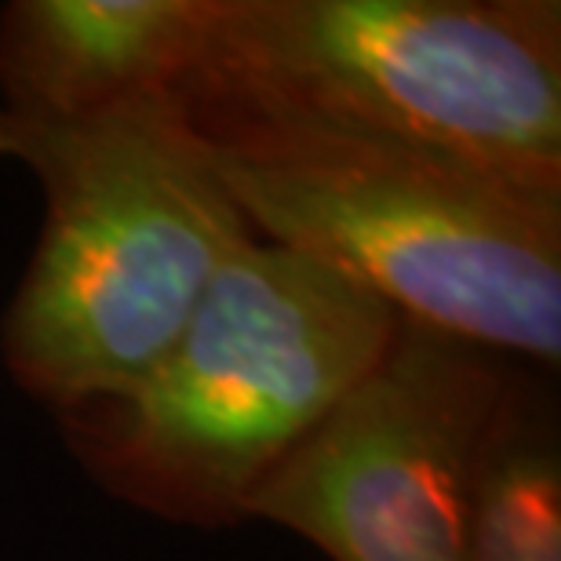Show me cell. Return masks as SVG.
Returning a JSON list of instances; mask_svg holds the SVG:
<instances>
[{"label":"cell","instance_id":"5","mask_svg":"<svg viewBox=\"0 0 561 561\" xmlns=\"http://www.w3.org/2000/svg\"><path fill=\"white\" fill-rule=\"evenodd\" d=\"M507 357L398 324L362 383L252 492L332 561H463L478 474L522 405Z\"/></svg>","mask_w":561,"mask_h":561},{"label":"cell","instance_id":"4","mask_svg":"<svg viewBox=\"0 0 561 561\" xmlns=\"http://www.w3.org/2000/svg\"><path fill=\"white\" fill-rule=\"evenodd\" d=\"M401 318L329 266L249 244L136 383L62 409L88 474L161 518L230 525L394 340Z\"/></svg>","mask_w":561,"mask_h":561},{"label":"cell","instance_id":"2","mask_svg":"<svg viewBox=\"0 0 561 561\" xmlns=\"http://www.w3.org/2000/svg\"><path fill=\"white\" fill-rule=\"evenodd\" d=\"M194 121L260 241L329 266L405 324L561 362V194L332 128Z\"/></svg>","mask_w":561,"mask_h":561},{"label":"cell","instance_id":"7","mask_svg":"<svg viewBox=\"0 0 561 561\" xmlns=\"http://www.w3.org/2000/svg\"><path fill=\"white\" fill-rule=\"evenodd\" d=\"M463 561H561V456L525 401L478 474Z\"/></svg>","mask_w":561,"mask_h":561},{"label":"cell","instance_id":"3","mask_svg":"<svg viewBox=\"0 0 561 561\" xmlns=\"http://www.w3.org/2000/svg\"><path fill=\"white\" fill-rule=\"evenodd\" d=\"M194 117L291 121L561 194L558 0H211Z\"/></svg>","mask_w":561,"mask_h":561},{"label":"cell","instance_id":"6","mask_svg":"<svg viewBox=\"0 0 561 561\" xmlns=\"http://www.w3.org/2000/svg\"><path fill=\"white\" fill-rule=\"evenodd\" d=\"M211 0H15L0 11V110L77 121L183 95Z\"/></svg>","mask_w":561,"mask_h":561},{"label":"cell","instance_id":"1","mask_svg":"<svg viewBox=\"0 0 561 561\" xmlns=\"http://www.w3.org/2000/svg\"><path fill=\"white\" fill-rule=\"evenodd\" d=\"M0 157L41 179L44 230L4 313V362L55 412L157 365L227 266L255 244L183 95L77 121L0 110Z\"/></svg>","mask_w":561,"mask_h":561}]
</instances>
